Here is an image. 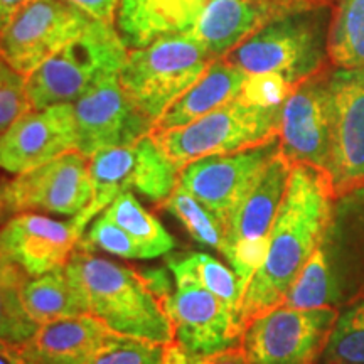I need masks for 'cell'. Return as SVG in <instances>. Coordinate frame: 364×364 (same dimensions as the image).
<instances>
[{"label": "cell", "mask_w": 364, "mask_h": 364, "mask_svg": "<svg viewBox=\"0 0 364 364\" xmlns=\"http://www.w3.org/2000/svg\"><path fill=\"white\" fill-rule=\"evenodd\" d=\"M336 191L327 172L295 164L273 221L265 260L245 290L240 317L250 321L282 306L312 257L329 220Z\"/></svg>", "instance_id": "cell-1"}, {"label": "cell", "mask_w": 364, "mask_h": 364, "mask_svg": "<svg viewBox=\"0 0 364 364\" xmlns=\"http://www.w3.org/2000/svg\"><path fill=\"white\" fill-rule=\"evenodd\" d=\"M363 294L364 186L336 196L324 233L282 306L341 311Z\"/></svg>", "instance_id": "cell-2"}, {"label": "cell", "mask_w": 364, "mask_h": 364, "mask_svg": "<svg viewBox=\"0 0 364 364\" xmlns=\"http://www.w3.org/2000/svg\"><path fill=\"white\" fill-rule=\"evenodd\" d=\"M65 270L83 299L86 314L98 317L110 331L159 344L174 339L162 300L140 270L80 248Z\"/></svg>", "instance_id": "cell-3"}, {"label": "cell", "mask_w": 364, "mask_h": 364, "mask_svg": "<svg viewBox=\"0 0 364 364\" xmlns=\"http://www.w3.org/2000/svg\"><path fill=\"white\" fill-rule=\"evenodd\" d=\"M329 27L324 4L300 6L267 22L225 59L247 75L275 73L297 86L324 70Z\"/></svg>", "instance_id": "cell-4"}, {"label": "cell", "mask_w": 364, "mask_h": 364, "mask_svg": "<svg viewBox=\"0 0 364 364\" xmlns=\"http://www.w3.org/2000/svg\"><path fill=\"white\" fill-rule=\"evenodd\" d=\"M129 49L113 22L95 19L83 34L26 76L33 110L58 103H75L105 75L120 73Z\"/></svg>", "instance_id": "cell-5"}, {"label": "cell", "mask_w": 364, "mask_h": 364, "mask_svg": "<svg viewBox=\"0 0 364 364\" xmlns=\"http://www.w3.org/2000/svg\"><path fill=\"white\" fill-rule=\"evenodd\" d=\"M213 61L206 48L191 36H171L129 51L118 78L135 107L156 125Z\"/></svg>", "instance_id": "cell-6"}, {"label": "cell", "mask_w": 364, "mask_h": 364, "mask_svg": "<svg viewBox=\"0 0 364 364\" xmlns=\"http://www.w3.org/2000/svg\"><path fill=\"white\" fill-rule=\"evenodd\" d=\"M282 107H260L241 97L193 124L152 132L179 169L198 159L252 149L279 136Z\"/></svg>", "instance_id": "cell-7"}, {"label": "cell", "mask_w": 364, "mask_h": 364, "mask_svg": "<svg viewBox=\"0 0 364 364\" xmlns=\"http://www.w3.org/2000/svg\"><path fill=\"white\" fill-rule=\"evenodd\" d=\"M90 174L91 201L83 213L73 216L83 235L100 213L129 191H136L156 204L166 201L179 184L181 169L150 134L124 147L98 150L90 157Z\"/></svg>", "instance_id": "cell-8"}, {"label": "cell", "mask_w": 364, "mask_h": 364, "mask_svg": "<svg viewBox=\"0 0 364 364\" xmlns=\"http://www.w3.org/2000/svg\"><path fill=\"white\" fill-rule=\"evenodd\" d=\"M166 267L174 277V290L164 300V309L174 331L172 341L191 364L208 354L241 346L245 326L240 317L204 289L171 253L166 255Z\"/></svg>", "instance_id": "cell-9"}, {"label": "cell", "mask_w": 364, "mask_h": 364, "mask_svg": "<svg viewBox=\"0 0 364 364\" xmlns=\"http://www.w3.org/2000/svg\"><path fill=\"white\" fill-rule=\"evenodd\" d=\"M339 311L279 306L245 327L241 348L252 364H311L321 356Z\"/></svg>", "instance_id": "cell-10"}, {"label": "cell", "mask_w": 364, "mask_h": 364, "mask_svg": "<svg viewBox=\"0 0 364 364\" xmlns=\"http://www.w3.org/2000/svg\"><path fill=\"white\" fill-rule=\"evenodd\" d=\"M290 171L292 164L280 150L226 225L223 257L238 275L243 295L265 260L270 231L284 201Z\"/></svg>", "instance_id": "cell-11"}, {"label": "cell", "mask_w": 364, "mask_h": 364, "mask_svg": "<svg viewBox=\"0 0 364 364\" xmlns=\"http://www.w3.org/2000/svg\"><path fill=\"white\" fill-rule=\"evenodd\" d=\"M93 21L70 0H31L0 34V56L29 76Z\"/></svg>", "instance_id": "cell-12"}, {"label": "cell", "mask_w": 364, "mask_h": 364, "mask_svg": "<svg viewBox=\"0 0 364 364\" xmlns=\"http://www.w3.org/2000/svg\"><path fill=\"white\" fill-rule=\"evenodd\" d=\"M0 194L11 216L29 211L78 216L93 196L90 157L76 149L70 150L4 182Z\"/></svg>", "instance_id": "cell-13"}, {"label": "cell", "mask_w": 364, "mask_h": 364, "mask_svg": "<svg viewBox=\"0 0 364 364\" xmlns=\"http://www.w3.org/2000/svg\"><path fill=\"white\" fill-rule=\"evenodd\" d=\"M334 110L331 73L322 70L295 86L282 105L279 140L289 162L327 172L332 156Z\"/></svg>", "instance_id": "cell-14"}, {"label": "cell", "mask_w": 364, "mask_h": 364, "mask_svg": "<svg viewBox=\"0 0 364 364\" xmlns=\"http://www.w3.org/2000/svg\"><path fill=\"white\" fill-rule=\"evenodd\" d=\"M279 152L280 140L275 136L252 149L198 159L182 167L179 184L199 199L226 230L235 209Z\"/></svg>", "instance_id": "cell-15"}, {"label": "cell", "mask_w": 364, "mask_h": 364, "mask_svg": "<svg viewBox=\"0 0 364 364\" xmlns=\"http://www.w3.org/2000/svg\"><path fill=\"white\" fill-rule=\"evenodd\" d=\"M76 120V150L91 157L98 150L124 147L154 132L149 120L118 78V73L105 75L73 103Z\"/></svg>", "instance_id": "cell-16"}, {"label": "cell", "mask_w": 364, "mask_h": 364, "mask_svg": "<svg viewBox=\"0 0 364 364\" xmlns=\"http://www.w3.org/2000/svg\"><path fill=\"white\" fill-rule=\"evenodd\" d=\"M76 149L73 103H58L21 115L0 134V169L24 174Z\"/></svg>", "instance_id": "cell-17"}, {"label": "cell", "mask_w": 364, "mask_h": 364, "mask_svg": "<svg viewBox=\"0 0 364 364\" xmlns=\"http://www.w3.org/2000/svg\"><path fill=\"white\" fill-rule=\"evenodd\" d=\"M334 134L329 174L336 196L364 186V66L331 71Z\"/></svg>", "instance_id": "cell-18"}, {"label": "cell", "mask_w": 364, "mask_h": 364, "mask_svg": "<svg viewBox=\"0 0 364 364\" xmlns=\"http://www.w3.org/2000/svg\"><path fill=\"white\" fill-rule=\"evenodd\" d=\"M83 233L75 220L58 221L39 213H19L0 228V238L29 277L66 267Z\"/></svg>", "instance_id": "cell-19"}, {"label": "cell", "mask_w": 364, "mask_h": 364, "mask_svg": "<svg viewBox=\"0 0 364 364\" xmlns=\"http://www.w3.org/2000/svg\"><path fill=\"white\" fill-rule=\"evenodd\" d=\"M307 2L299 0H208L189 36L215 59L225 58L267 22Z\"/></svg>", "instance_id": "cell-20"}, {"label": "cell", "mask_w": 364, "mask_h": 364, "mask_svg": "<svg viewBox=\"0 0 364 364\" xmlns=\"http://www.w3.org/2000/svg\"><path fill=\"white\" fill-rule=\"evenodd\" d=\"M208 0H120L115 14L127 49H140L171 36H189Z\"/></svg>", "instance_id": "cell-21"}, {"label": "cell", "mask_w": 364, "mask_h": 364, "mask_svg": "<svg viewBox=\"0 0 364 364\" xmlns=\"http://www.w3.org/2000/svg\"><path fill=\"white\" fill-rule=\"evenodd\" d=\"M108 332L98 317L80 314L41 324L21 346L36 364H86Z\"/></svg>", "instance_id": "cell-22"}, {"label": "cell", "mask_w": 364, "mask_h": 364, "mask_svg": "<svg viewBox=\"0 0 364 364\" xmlns=\"http://www.w3.org/2000/svg\"><path fill=\"white\" fill-rule=\"evenodd\" d=\"M247 80V73L231 65L225 58L215 59L201 78L159 118L154 132L189 125L223 105L233 102L240 97Z\"/></svg>", "instance_id": "cell-23"}, {"label": "cell", "mask_w": 364, "mask_h": 364, "mask_svg": "<svg viewBox=\"0 0 364 364\" xmlns=\"http://www.w3.org/2000/svg\"><path fill=\"white\" fill-rule=\"evenodd\" d=\"M22 302L38 324L86 314L83 299L63 268L31 277L21 287Z\"/></svg>", "instance_id": "cell-24"}, {"label": "cell", "mask_w": 364, "mask_h": 364, "mask_svg": "<svg viewBox=\"0 0 364 364\" xmlns=\"http://www.w3.org/2000/svg\"><path fill=\"white\" fill-rule=\"evenodd\" d=\"M103 215L124 228L134 238L142 250L145 260L171 253L176 247V240L172 238L169 231L149 209L140 204L132 191L118 196L115 201L105 209Z\"/></svg>", "instance_id": "cell-25"}, {"label": "cell", "mask_w": 364, "mask_h": 364, "mask_svg": "<svg viewBox=\"0 0 364 364\" xmlns=\"http://www.w3.org/2000/svg\"><path fill=\"white\" fill-rule=\"evenodd\" d=\"M327 54L336 68L364 66V0H339L329 27Z\"/></svg>", "instance_id": "cell-26"}, {"label": "cell", "mask_w": 364, "mask_h": 364, "mask_svg": "<svg viewBox=\"0 0 364 364\" xmlns=\"http://www.w3.org/2000/svg\"><path fill=\"white\" fill-rule=\"evenodd\" d=\"M159 206L184 226L194 243L215 250L220 255L225 252V225L184 186L177 184L169 198Z\"/></svg>", "instance_id": "cell-27"}, {"label": "cell", "mask_w": 364, "mask_h": 364, "mask_svg": "<svg viewBox=\"0 0 364 364\" xmlns=\"http://www.w3.org/2000/svg\"><path fill=\"white\" fill-rule=\"evenodd\" d=\"M316 364H364V294L341 309Z\"/></svg>", "instance_id": "cell-28"}, {"label": "cell", "mask_w": 364, "mask_h": 364, "mask_svg": "<svg viewBox=\"0 0 364 364\" xmlns=\"http://www.w3.org/2000/svg\"><path fill=\"white\" fill-rule=\"evenodd\" d=\"M177 262H181L196 280L204 289L215 294L235 316L240 317L241 302H243V290L240 279L231 267L203 252H179L172 253ZM241 321V317H240Z\"/></svg>", "instance_id": "cell-29"}, {"label": "cell", "mask_w": 364, "mask_h": 364, "mask_svg": "<svg viewBox=\"0 0 364 364\" xmlns=\"http://www.w3.org/2000/svg\"><path fill=\"white\" fill-rule=\"evenodd\" d=\"M164 344L110 331L86 364H162Z\"/></svg>", "instance_id": "cell-30"}, {"label": "cell", "mask_w": 364, "mask_h": 364, "mask_svg": "<svg viewBox=\"0 0 364 364\" xmlns=\"http://www.w3.org/2000/svg\"><path fill=\"white\" fill-rule=\"evenodd\" d=\"M76 248L86 250V252L102 250L105 253L124 258V260H136V258L145 260L142 250L135 243L134 238L107 215H102L93 221L90 230L85 231V235L81 236Z\"/></svg>", "instance_id": "cell-31"}, {"label": "cell", "mask_w": 364, "mask_h": 364, "mask_svg": "<svg viewBox=\"0 0 364 364\" xmlns=\"http://www.w3.org/2000/svg\"><path fill=\"white\" fill-rule=\"evenodd\" d=\"M38 329L39 324L22 302L19 287H0V341L24 344Z\"/></svg>", "instance_id": "cell-32"}, {"label": "cell", "mask_w": 364, "mask_h": 364, "mask_svg": "<svg viewBox=\"0 0 364 364\" xmlns=\"http://www.w3.org/2000/svg\"><path fill=\"white\" fill-rule=\"evenodd\" d=\"M33 110L26 91V76L0 56V134L26 112Z\"/></svg>", "instance_id": "cell-33"}, {"label": "cell", "mask_w": 364, "mask_h": 364, "mask_svg": "<svg viewBox=\"0 0 364 364\" xmlns=\"http://www.w3.org/2000/svg\"><path fill=\"white\" fill-rule=\"evenodd\" d=\"M295 86L275 73L263 75H248L247 83L241 90L240 97L260 107H282Z\"/></svg>", "instance_id": "cell-34"}, {"label": "cell", "mask_w": 364, "mask_h": 364, "mask_svg": "<svg viewBox=\"0 0 364 364\" xmlns=\"http://www.w3.org/2000/svg\"><path fill=\"white\" fill-rule=\"evenodd\" d=\"M31 277L19 263L14 260L9 250L0 238V287H21L29 280Z\"/></svg>", "instance_id": "cell-35"}, {"label": "cell", "mask_w": 364, "mask_h": 364, "mask_svg": "<svg viewBox=\"0 0 364 364\" xmlns=\"http://www.w3.org/2000/svg\"><path fill=\"white\" fill-rule=\"evenodd\" d=\"M70 2L80 7L81 11L88 14L93 19L113 22L120 0H70Z\"/></svg>", "instance_id": "cell-36"}, {"label": "cell", "mask_w": 364, "mask_h": 364, "mask_svg": "<svg viewBox=\"0 0 364 364\" xmlns=\"http://www.w3.org/2000/svg\"><path fill=\"white\" fill-rule=\"evenodd\" d=\"M142 272L145 282H147L152 292L157 295L159 299L166 300L174 290V284L171 280V270L169 268H145Z\"/></svg>", "instance_id": "cell-37"}, {"label": "cell", "mask_w": 364, "mask_h": 364, "mask_svg": "<svg viewBox=\"0 0 364 364\" xmlns=\"http://www.w3.org/2000/svg\"><path fill=\"white\" fill-rule=\"evenodd\" d=\"M193 364H252V363H250L247 354H245L243 348L238 346V348H231L215 354H208V356L196 359Z\"/></svg>", "instance_id": "cell-38"}, {"label": "cell", "mask_w": 364, "mask_h": 364, "mask_svg": "<svg viewBox=\"0 0 364 364\" xmlns=\"http://www.w3.org/2000/svg\"><path fill=\"white\" fill-rule=\"evenodd\" d=\"M0 364H36L24 353L21 344L0 341Z\"/></svg>", "instance_id": "cell-39"}, {"label": "cell", "mask_w": 364, "mask_h": 364, "mask_svg": "<svg viewBox=\"0 0 364 364\" xmlns=\"http://www.w3.org/2000/svg\"><path fill=\"white\" fill-rule=\"evenodd\" d=\"M31 0H0V34Z\"/></svg>", "instance_id": "cell-40"}, {"label": "cell", "mask_w": 364, "mask_h": 364, "mask_svg": "<svg viewBox=\"0 0 364 364\" xmlns=\"http://www.w3.org/2000/svg\"><path fill=\"white\" fill-rule=\"evenodd\" d=\"M9 216H11V215H9V209L6 206V203H4L2 194H0V225H2V223H6Z\"/></svg>", "instance_id": "cell-41"}, {"label": "cell", "mask_w": 364, "mask_h": 364, "mask_svg": "<svg viewBox=\"0 0 364 364\" xmlns=\"http://www.w3.org/2000/svg\"><path fill=\"white\" fill-rule=\"evenodd\" d=\"M299 2H307V4H326L329 0H299Z\"/></svg>", "instance_id": "cell-42"}, {"label": "cell", "mask_w": 364, "mask_h": 364, "mask_svg": "<svg viewBox=\"0 0 364 364\" xmlns=\"http://www.w3.org/2000/svg\"><path fill=\"white\" fill-rule=\"evenodd\" d=\"M311 364H316V363H311Z\"/></svg>", "instance_id": "cell-43"}]
</instances>
